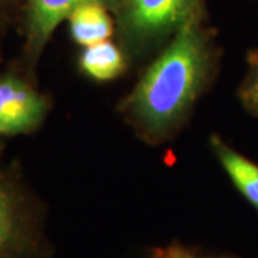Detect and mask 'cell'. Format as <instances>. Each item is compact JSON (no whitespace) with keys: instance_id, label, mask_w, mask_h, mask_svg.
I'll return each instance as SVG.
<instances>
[{"instance_id":"30bf717a","label":"cell","mask_w":258,"mask_h":258,"mask_svg":"<svg viewBox=\"0 0 258 258\" xmlns=\"http://www.w3.org/2000/svg\"><path fill=\"white\" fill-rule=\"evenodd\" d=\"M149 258H234L230 255H204L198 251L179 242H172L165 247H155L151 249Z\"/></svg>"},{"instance_id":"7c38bea8","label":"cell","mask_w":258,"mask_h":258,"mask_svg":"<svg viewBox=\"0 0 258 258\" xmlns=\"http://www.w3.org/2000/svg\"><path fill=\"white\" fill-rule=\"evenodd\" d=\"M0 59H2V46H0Z\"/></svg>"},{"instance_id":"6da1fadb","label":"cell","mask_w":258,"mask_h":258,"mask_svg":"<svg viewBox=\"0 0 258 258\" xmlns=\"http://www.w3.org/2000/svg\"><path fill=\"white\" fill-rule=\"evenodd\" d=\"M218 66L220 47L207 12L194 15L154 57L118 111L144 142L165 144L184 128Z\"/></svg>"},{"instance_id":"52a82bcc","label":"cell","mask_w":258,"mask_h":258,"mask_svg":"<svg viewBox=\"0 0 258 258\" xmlns=\"http://www.w3.org/2000/svg\"><path fill=\"white\" fill-rule=\"evenodd\" d=\"M111 10L101 3H85L69 15L71 37L81 46H91L109 40L115 35V19Z\"/></svg>"},{"instance_id":"9c48e42d","label":"cell","mask_w":258,"mask_h":258,"mask_svg":"<svg viewBox=\"0 0 258 258\" xmlns=\"http://www.w3.org/2000/svg\"><path fill=\"white\" fill-rule=\"evenodd\" d=\"M238 101L245 111L258 118V47L247 53V72L237 91Z\"/></svg>"},{"instance_id":"277c9868","label":"cell","mask_w":258,"mask_h":258,"mask_svg":"<svg viewBox=\"0 0 258 258\" xmlns=\"http://www.w3.org/2000/svg\"><path fill=\"white\" fill-rule=\"evenodd\" d=\"M52 111V99L36 79L12 63L0 72V137L30 135L42 128Z\"/></svg>"},{"instance_id":"7a4b0ae2","label":"cell","mask_w":258,"mask_h":258,"mask_svg":"<svg viewBox=\"0 0 258 258\" xmlns=\"http://www.w3.org/2000/svg\"><path fill=\"white\" fill-rule=\"evenodd\" d=\"M46 205L18 162L0 161V258H52Z\"/></svg>"},{"instance_id":"8fae6325","label":"cell","mask_w":258,"mask_h":258,"mask_svg":"<svg viewBox=\"0 0 258 258\" xmlns=\"http://www.w3.org/2000/svg\"><path fill=\"white\" fill-rule=\"evenodd\" d=\"M19 0H0V23H5L9 19L10 9Z\"/></svg>"},{"instance_id":"8992f818","label":"cell","mask_w":258,"mask_h":258,"mask_svg":"<svg viewBox=\"0 0 258 258\" xmlns=\"http://www.w3.org/2000/svg\"><path fill=\"white\" fill-rule=\"evenodd\" d=\"M212 154L228 175L235 189L258 212V164L232 148L218 134L210 138Z\"/></svg>"},{"instance_id":"5b68a950","label":"cell","mask_w":258,"mask_h":258,"mask_svg":"<svg viewBox=\"0 0 258 258\" xmlns=\"http://www.w3.org/2000/svg\"><path fill=\"white\" fill-rule=\"evenodd\" d=\"M119 0H23V45L18 63L36 79V68L55 29L78 6L101 3L113 13Z\"/></svg>"},{"instance_id":"3957f363","label":"cell","mask_w":258,"mask_h":258,"mask_svg":"<svg viewBox=\"0 0 258 258\" xmlns=\"http://www.w3.org/2000/svg\"><path fill=\"white\" fill-rule=\"evenodd\" d=\"M207 12L205 0H119L115 33L129 62L155 56L194 15Z\"/></svg>"},{"instance_id":"ba28073f","label":"cell","mask_w":258,"mask_h":258,"mask_svg":"<svg viewBox=\"0 0 258 258\" xmlns=\"http://www.w3.org/2000/svg\"><path fill=\"white\" fill-rule=\"evenodd\" d=\"M129 59L122 47L111 40L85 46L78 57V66L83 75L95 82H109L128 69Z\"/></svg>"}]
</instances>
